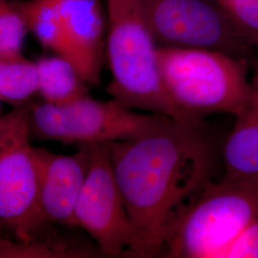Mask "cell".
Instances as JSON below:
<instances>
[{
	"label": "cell",
	"instance_id": "4",
	"mask_svg": "<svg viewBox=\"0 0 258 258\" xmlns=\"http://www.w3.org/2000/svg\"><path fill=\"white\" fill-rule=\"evenodd\" d=\"M32 102L0 118V229L27 242L58 236L39 203L35 148L31 145Z\"/></svg>",
	"mask_w": 258,
	"mask_h": 258
},
{
	"label": "cell",
	"instance_id": "1",
	"mask_svg": "<svg viewBox=\"0 0 258 258\" xmlns=\"http://www.w3.org/2000/svg\"><path fill=\"white\" fill-rule=\"evenodd\" d=\"M106 145L129 216L154 255H162L184 217L217 182L218 139L204 120L165 116L139 137Z\"/></svg>",
	"mask_w": 258,
	"mask_h": 258
},
{
	"label": "cell",
	"instance_id": "18",
	"mask_svg": "<svg viewBox=\"0 0 258 258\" xmlns=\"http://www.w3.org/2000/svg\"><path fill=\"white\" fill-rule=\"evenodd\" d=\"M255 46H257V48H258V42H257V43H256V44H255Z\"/></svg>",
	"mask_w": 258,
	"mask_h": 258
},
{
	"label": "cell",
	"instance_id": "16",
	"mask_svg": "<svg viewBox=\"0 0 258 258\" xmlns=\"http://www.w3.org/2000/svg\"><path fill=\"white\" fill-rule=\"evenodd\" d=\"M251 45L258 42V0H216Z\"/></svg>",
	"mask_w": 258,
	"mask_h": 258
},
{
	"label": "cell",
	"instance_id": "8",
	"mask_svg": "<svg viewBox=\"0 0 258 258\" xmlns=\"http://www.w3.org/2000/svg\"><path fill=\"white\" fill-rule=\"evenodd\" d=\"M150 30L164 46L221 51L251 59L252 46L215 0H141Z\"/></svg>",
	"mask_w": 258,
	"mask_h": 258
},
{
	"label": "cell",
	"instance_id": "6",
	"mask_svg": "<svg viewBox=\"0 0 258 258\" xmlns=\"http://www.w3.org/2000/svg\"><path fill=\"white\" fill-rule=\"evenodd\" d=\"M164 117L138 113L115 100L102 102L86 95L63 105L32 102L29 125L32 140L80 147L136 138Z\"/></svg>",
	"mask_w": 258,
	"mask_h": 258
},
{
	"label": "cell",
	"instance_id": "14",
	"mask_svg": "<svg viewBox=\"0 0 258 258\" xmlns=\"http://www.w3.org/2000/svg\"><path fill=\"white\" fill-rule=\"evenodd\" d=\"M38 91L37 63L22 53L0 55V101L13 106L30 102Z\"/></svg>",
	"mask_w": 258,
	"mask_h": 258
},
{
	"label": "cell",
	"instance_id": "13",
	"mask_svg": "<svg viewBox=\"0 0 258 258\" xmlns=\"http://www.w3.org/2000/svg\"><path fill=\"white\" fill-rule=\"evenodd\" d=\"M41 45L62 55L64 37L62 19L57 0H27L13 2Z\"/></svg>",
	"mask_w": 258,
	"mask_h": 258
},
{
	"label": "cell",
	"instance_id": "7",
	"mask_svg": "<svg viewBox=\"0 0 258 258\" xmlns=\"http://www.w3.org/2000/svg\"><path fill=\"white\" fill-rule=\"evenodd\" d=\"M74 223L90 235L103 256L155 257L129 216L106 144L93 145L91 165L75 207Z\"/></svg>",
	"mask_w": 258,
	"mask_h": 258
},
{
	"label": "cell",
	"instance_id": "12",
	"mask_svg": "<svg viewBox=\"0 0 258 258\" xmlns=\"http://www.w3.org/2000/svg\"><path fill=\"white\" fill-rule=\"evenodd\" d=\"M38 91L44 102L63 105L87 94L85 81L74 65L60 55L43 56L37 62Z\"/></svg>",
	"mask_w": 258,
	"mask_h": 258
},
{
	"label": "cell",
	"instance_id": "9",
	"mask_svg": "<svg viewBox=\"0 0 258 258\" xmlns=\"http://www.w3.org/2000/svg\"><path fill=\"white\" fill-rule=\"evenodd\" d=\"M92 153L93 145L80 146L72 155L35 148L40 209L51 225L75 227V207L89 171Z\"/></svg>",
	"mask_w": 258,
	"mask_h": 258
},
{
	"label": "cell",
	"instance_id": "3",
	"mask_svg": "<svg viewBox=\"0 0 258 258\" xmlns=\"http://www.w3.org/2000/svg\"><path fill=\"white\" fill-rule=\"evenodd\" d=\"M107 15L108 93L130 109L168 114L172 103L161 79L156 40L141 0H107Z\"/></svg>",
	"mask_w": 258,
	"mask_h": 258
},
{
	"label": "cell",
	"instance_id": "11",
	"mask_svg": "<svg viewBox=\"0 0 258 258\" xmlns=\"http://www.w3.org/2000/svg\"><path fill=\"white\" fill-rule=\"evenodd\" d=\"M252 64L249 100L222 146L224 179H258V60Z\"/></svg>",
	"mask_w": 258,
	"mask_h": 258
},
{
	"label": "cell",
	"instance_id": "5",
	"mask_svg": "<svg viewBox=\"0 0 258 258\" xmlns=\"http://www.w3.org/2000/svg\"><path fill=\"white\" fill-rule=\"evenodd\" d=\"M258 216V179L212 184L167 242L170 258H222Z\"/></svg>",
	"mask_w": 258,
	"mask_h": 258
},
{
	"label": "cell",
	"instance_id": "15",
	"mask_svg": "<svg viewBox=\"0 0 258 258\" xmlns=\"http://www.w3.org/2000/svg\"><path fill=\"white\" fill-rule=\"evenodd\" d=\"M28 29L13 2L0 0V55L22 53Z\"/></svg>",
	"mask_w": 258,
	"mask_h": 258
},
{
	"label": "cell",
	"instance_id": "2",
	"mask_svg": "<svg viewBox=\"0 0 258 258\" xmlns=\"http://www.w3.org/2000/svg\"><path fill=\"white\" fill-rule=\"evenodd\" d=\"M157 60L166 94L185 119L237 116L248 102L246 58L209 49L161 46Z\"/></svg>",
	"mask_w": 258,
	"mask_h": 258
},
{
	"label": "cell",
	"instance_id": "17",
	"mask_svg": "<svg viewBox=\"0 0 258 258\" xmlns=\"http://www.w3.org/2000/svg\"><path fill=\"white\" fill-rule=\"evenodd\" d=\"M222 258H258V216Z\"/></svg>",
	"mask_w": 258,
	"mask_h": 258
},
{
	"label": "cell",
	"instance_id": "10",
	"mask_svg": "<svg viewBox=\"0 0 258 258\" xmlns=\"http://www.w3.org/2000/svg\"><path fill=\"white\" fill-rule=\"evenodd\" d=\"M62 19V57L85 83L100 82L104 49V19L100 0H57Z\"/></svg>",
	"mask_w": 258,
	"mask_h": 258
}]
</instances>
